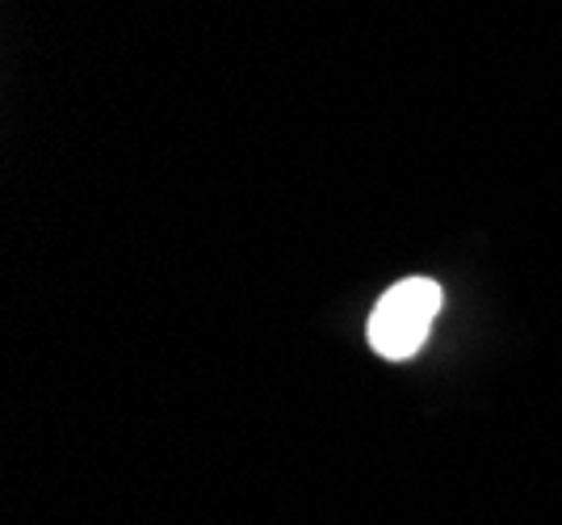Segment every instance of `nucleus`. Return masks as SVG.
Here are the masks:
<instances>
[{"mask_svg": "<svg viewBox=\"0 0 562 525\" xmlns=\"http://www.w3.org/2000/svg\"><path fill=\"white\" fill-rule=\"evenodd\" d=\"M441 311V287L428 278H407L391 287L378 299L374 315H370V345L374 354L386 361H403L412 354H420V345L428 340V328Z\"/></svg>", "mask_w": 562, "mask_h": 525, "instance_id": "obj_1", "label": "nucleus"}]
</instances>
